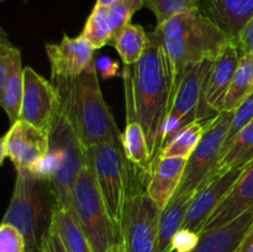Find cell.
Listing matches in <instances>:
<instances>
[{"mask_svg":"<svg viewBox=\"0 0 253 252\" xmlns=\"http://www.w3.org/2000/svg\"><path fill=\"white\" fill-rule=\"evenodd\" d=\"M140 58L123 71L126 123L137 121L146 133L153 163L162 148V130L177 88L162 41L153 30Z\"/></svg>","mask_w":253,"mask_h":252,"instance_id":"1","label":"cell"},{"mask_svg":"<svg viewBox=\"0 0 253 252\" xmlns=\"http://www.w3.org/2000/svg\"><path fill=\"white\" fill-rule=\"evenodd\" d=\"M58 95L59 110L84 147L121 143L113 113L104 100L94 61L76 78H51Z\"/></svg>","mask_w":253,"mask_h":252,"instance_id":"2","label":"cell"},{"mask_svg":"<svg viewBox=\"0 0 253 252\" xmlns=\"http://www.w3.org/2000/svg\"><path fill=\"white\" fill-rule=\"evenodd\" d=\"M167 54L175 88L188 66L214 61L234 40L200 10L174 15L155 29Z\"/></svg>","mask_w":253,"mask_h":252,"instance_id":"3","label":"cell"},{"mask_svg":"<svg viewBox=\"0 0 253 252\" xmlns=\"http://www.w3.org/2000/svg\"><path fill=\"white\" fill-rule=\"evenodd\" d=\"M85 152L109 216L120 239H123L127 203L131 195L140 189L136 182L147 184L148 175L145 173L136 174L141 169L127 160L121 143L90 146L85 148Z\"/></svg>","mask_w":253,"mask_h":252,"instance_id":"4","label":"cell"},{"mask_svg":"<svg viewBox=\"0 0 253 252\" xmlns=\"http://www.w3.org/2000/svg\"><path fill=\"white\" fill-rule=\"evenodd\" d=\"M56 205L48 180L35 177L29 169H16L14 192L1 222L11 224L24 236L26 252H41L42 240L52 224Z\"/></svg>","mask_w":253,"mask_h":252,"instance_id":"5","label":"cell"},{"mask_svg":"<svg viewBox=\"0 0 253 252\" xmlns=\"http://www.w3.org/2000/svg\"><path fill=\"white\" fill-rule=\"evenodd\" d=\"M72 197V210L88 237L93 252H108L121 239L109 216L89 163L77 175Z\"/></svg>","mask_w":253,"mask_h":252,"instance_id":"6","label":"cell"},{"mask_svg":"<svg viewBox=\"0 0 253 252\" xmlns=\"http://www.w3.org/2000/svg\"><path fill=\"white\" fill-rule=\"evenodd\" d=\"M232 118L234 113L227 111H221L211 118L202 140L187 160L182 182L175 193H197L217 177L215 172Z\"/></svg>","mask_w":253,"mask_h":252,"instance_id":"7","label":"cell"},{"mask_svg":"<svg viewBox=\"0 0 253 252\" xmlns=\"http://www.w3.org/2000/svg\"><path fill=\"white\" fill-rule=\"evenodd\" d=\"M49 138L62 147V161L53 179L49 182L57 207L72 209V192L78 173L88 165L85 147L62 111L57 110L48 132Z\"/></svg>","mask_w":253,"mask_h":252,"instance_id":"8","label":"cell"},{"mask_svg":"<svg viewBox=\"0 0 253 252\" xmlns=\"http://www.w3.org/2000/svg\"><path fill=\"white\" fill-rule=\"evenodd\" d=\"M211 61L188 66L183 72L162 130V148L188 125L198 121V109ZM161 148V150H162Z\"/></svg>","mask_w":253,"mask_h":252,"instance_id":"9","label":"cell"},{"mask_svg":"<svg viewBox=\"0 0 253 252\" xmlns=\"http://www.w3.org/2000/svg\"><path fill=\"white\" fill-rule=\"evenodd\" d=\"M162 209L148 197L146 189L131 195L124 220L123 239L127 252H158V221Z\"/></svg>","mask_w":253,"mask_h":252,"instance_id":"10","label":"cell"},{"mask_svg":"<svg viewBox=\"0 0 253 252\" xmlns=\"http://www.w3.org/2000/svg\"><path fill=\"white\" fill-rule=\"evenodd\" d=\"M58 110V95L52 82L40 76L31 67L24 68V91L19 120L49 132Z\"/></svg>","mask_w":253,"mask_h":252,"instance_id":"11","label":"cell"},{"mask_svg":"<svg viewBox=\"0 0 253 252\" xmlns=\"http://www.w3.org/2000/svg\"><path fill=\"white\" fill-rule=\"evenodd\" d=\"M241 53L235 43L230 42L221 53L211 61L204 88L202 100L198 109V120H208L216 114L221 113L222 103L232 81L235 71L239 66Z\"/></svg>","mask_w":253,"mask_h":252,"instance_id":"12","label":"cell"},{"mask_svg":"<svg viewBox=\"0 0 253 252\" xmlns=\"http://www.w3.org/2000/svg\"><path fill=\"white\" fill-rule=\"evenodd\" d=\"M7 157L16 169H31L49 148L48 132L35 127L26 121L17 120L5 135Z\"/></svg>","mask_w":253,"mask_h":252,"instance_id":"13","label":"cell"},{"mask_svg":"<svg viewBox=\"0 0 253 252\" xmlns=\"http://www.w3.org/2000/svg\"><path fill=\"white\" fill-rule=\"evenodd\" d=\"M245 167L246 166L226 170L225 173L210 180L207 185L200 188L195 193L194 199H193L192 204L188 209L183 227L193 230L199 235L202 234L205 222L209 220L215 209L219 207L222 199L226 197V194L230 192V189L235 184Z\"/></svg>","mask_w":253,"mask_h":252,"instance_id":"14","label":"cell"},{"mask_svg":"<svg viewBox=\"0 0 253 252\" xmlns=\"http://www.w3.org/2000/svg\"><path fill=\"white\" fill-rule=\"evenodd\" d=\"M94 48L83 36L64 35L59 43H46L52 78H76L94 61Z\"/></svg>","mask_w":253,"mask_h":252,"instance_id":"15","label":"cell"},{"mask_svg":"<svg viewBox=\"0 0 253 252\" xmlns=\"http://www.w3.org/2000/svg\"><path fill=\"white\" fill-rule=\"evenodd\" d=\"M253 207V160L246 165L235 184L205 222L203 231L232 221Z\"/></svg>","mask_w":253,"mask_h":252,"instance_id":"16","label":"cell"},{"mask_svg":"<svg viewBox=\"0 0 253 252\" xmlns=\"http://www.w3.org/2000/svg\"><path fill=\"white\" fill-rule=\"evenodd\" d=\"M187 158L158 157L155 160L152 170L146 184V193L160 209H165L177 192Z\"/></svg>","mask_w":253,"mask_h":252,"instance_id":"17","label":"cell"},{"mask_svg":"<svg viewBox=\"0 0 253 252\" xmlns=\"http://www.w3.org/2000/svg\"><path fill=\"white\" fill-rule=\"evenodd\" d=\"M199 10L236 41L253 17V0H199Z\"/></svg>","mask_w":253,"mask_h":252,"instance_id":"18","label":"cell"},{"mask_svg":"<svg viewBox=\"0 0 253 252\" xmlns=\"http://www.w3.org/2000/svg\"><path fill=\"white\" fill-rule=\"evenodd\" d=\"M252 225L253 207L232 221L202 232L193 252H237Z\"/></svg>","mask_w":253,"mask_h":252,"instance_id":"19","label":"cell"},{"mask_svg":"<svg viewBox=\"0 0 253 252\" xmlns=\"http://www.w3.org/2000/svg\"><path fill=\"white\" fill-rule=\"evenodd\" d=\"M194 197L195 193H175L165 209L161 211L158 221V252H169L172 237L183 227L188 209Z\"/></svg>","mask_w":253,"mask_h":252,"instance_id":"20","label":"cell"},{"mask_svg":"<svg viewBox=\"0 0 253 252\" xmlns=\"http://www.w3.org/2000/svg\"><path fill=\"white\" fill-rule=\"evenodd\" d=\"M52 224L68 252H93L88 237L84 234L73 210L54 205Z\"/></svg>","mask_w":253,"mask_h":252,"instance_id":"21","label":"cell"},{"mask_svg":"<svg viewBox=\"0 0 253 252\" xmlns=\"http://www.w3.org/2000/svg\"><path fill=\"white\" fill-rule=\"evenodd\" d=\"M121 145L127 160L150 177L153 161L146 140V133L141 124L137 121L126 123V127L121 137Z\"/></svg>","mask_w":253,"mask_h":252,"instance_id":"22","label":"cell"},{"mask_svg":"<svg viewBox=\"0 0 253 252\" xmlns=\"http://www.w3.org/2000/svg\"><path fill=\"white\" fill-rule=\"evenodd\" d=\"M253 160V120L239 131L229 147L220 156L216 175L226 170L244 167Z\"/></svg>","mask_w":253,"mask_h":252,"instance_id":"23","label":"cell"},{"mask_svg":"<svg viewBox=\"0 0 253 252\" xmlns=\"http://www.w3.org/2000/svg\"><path fill=\"white\" fill-rule=\"evenodd\" d=\"M22 91H24V67L21 62V52H19L11 64L6 83L0 93V106L6 113L11 125L19 120Z\"/></svg>","mask_w":253,"mask_h":252,"instance_id":"24","label":"cell"},{"mask_svg":"<svg viewBox=\"0 0 253 252\" xmlns=\"http://www.w3.org/2000/svg\"><path fill=\"white\" fill-rule=\"evenodd\" d=\"M253 90V58L241 56L224 98L221 111L234 113Z\"/></svg>","mask_w":253,"mask_h":252,"instance_id":"25","label":"cell"},{"mask_svg":"<svg viewBox=\"0 0 253 252\" xmlns=\"http://www.w3.org/2000/svg\"><path fill=\"white\" fill-rule=\"evenodd\" d=\"M214 118V116H212ZM210 120L202 121H194L193 124L188 125L183 130H180L162 150L158 153V157H182V158H189L193 151L198 146V143L202 140L203 135L207 131L208 126H209Z\"/></svg>","mask_w":253,"mask_h":252,"instance_id":"26","label":"cell"},{"mask_svg":"<svg viewBox=\"0 0 253 252\" xmlns=\"http://www.w3.org/2000/svg\"><path fill=\"white\" fill-rule=\"evenodd\" d=\"M148 35L140 25L128 24L114 43V47L120 54L124 66H131L140 61L148 47Z\"/></svg>","mask_w":253,"mask_h":252,"instance_id":"27","label":"cell"},{"mask_svg":"<svg viewBox=\"0 0 253 252\" xmlns=\"http://www.w3.org/2000/svg\"><path fill=\"white\" fill-rule=\"evenodd\" d=\"M81 36H83L95 49L111 44V31L108 21V6L94 5L86 19Z\"/></svg>","mask_w":253,"mask_h":252,"instance_id":"28","label":"cell"},{"mask_svg":"<svg viewBox=\"0 0 253 252\" xmlns=\"http://www.w3.org/2000/svg\"><path fill=\"white\" fill-rule=\"evenodd\" d=\"M143 6L142 0H120L111 6H108V21L111 31V46H114L118 37L124 31L131 19Z\"/></svg>","mask_w":253,"mask_h":252,"instance_id":"29","label":"cell"},{"mask_svg":"<svg viewBox=\"0 0 253 252\" xmlns=\"http://www.w3.org/2000/svg\"><path fill=\"white\" fill-rule=\"evenodd\" d=\"M143 6L155 14L157 25L163 24L174 15L189 10H199V0H142Z\"/></svg>","mask_w":253,"mask_h":252,"instance_id":"30","label":"cell"},{"mask_svg":"<svg viewBox=\"0 0 253 252\" xmlns=\"http://www.w3.org/2000/svg\"><path fill=\"white\" fill-rule=\"evenodd\" d=\"M253 120V90L252 93L240 104L239 108L234 111V118H232L231 125H230L229 130H227L226 137H225L224 145H222L221 155L225 150L230 146L235 136L239 133L241 128H244L250 121ZM220 155V156H221Z\"/></svg>","mask_w":253,"mask_h":252,"instance_id":"31","label":"cell"},{"mask_svg":"<svg viewBox=\"0 0 253 252\" xmlns=\"http://www.w3.org/2000/svg\"><path fill=\"white\" fill-rule=\"evenodd\" d=\"M19 52L20 49L11 43L5 30L0 27V93L6 83L12 62Z\"/></svg>","mask_w":253,"mask_h":252,"instance_id":"32","label":"cell"},{"mask_svg":"<svg viewBox=\"0 0 253 252\" xmlns=\"http://www.w3.org/2000/svg\"><path fill=\"white\" fill-rule=\"evenodd\" d=\"M0 252H26L24 236L11 224H0Z\"/></svg>","mask_w":253,"mask_h":252,"instance_id":"33","label":"cell"},{"mask_svg":"<svg viewBox=\"0 0 253 252\" xmlns=\"http://www.w3.org/2000/svg\"><path fill=\"white\" fill-rule=\"evenodd\" d=\"M199 239L200 235L198 232L182 227L172 237L169 252H193L199 242Z\"/></svg>","mask_w":253,"mask_h":252,"instance_id":"34","label":"cell"},{"mask_svg":"<svg viewBox=\"0 0 253 252\" xmlns=\"http://www.w3.org/2000/svg\"><path fill=\"white\" fill-rule=\"evenodd\" d=\"M235 43L239 47L241 56H250L253 58V17L240 32Z\"/></svg>","mask_w":253,"mask_h":252,"instance_id":"35","label":"cell"},{"mask_svg":"<svg viewBox=\"0 0 253 252\" xmlns=\"http://www.w3.org/2000/svg\"><path fill=\"white\" fill-rule=\"evenodd\" d=\"M41 252H68L53 224H51L48 231L42 240Z\"/></svg>","mask_w":253,"mask_h":252,"instance_id":"36","label":"cell"},{"mask_svg":"<svg viewBox=\"0 0 253 252\" xmlns=\"http://www.w3.org/2000/svg\"><path fill=\"white\" fill-rule=\"evenodd\" d=\"M94 66L98 76L104 79L113 78L119 71V64L108 56H100L98 59H94Z\"/></svg>","mask_w":253,"mask_h":252,"instance_id":"37","label":"cell"},{"mask_svg":"<svg viewBox=\"0 0 253 252\" xmlns=\"http://www.w3.org/2000/svg\"><path fill=\"white\" fill-rule=\"evenodd\" d=\"M237 252H253V225L245 235Z\"/></svg>","mask_w":253,"mask_h":252,"instance_id":"38","label":"cell"},{"mask_svg":"<svg viewBox=\"0 0 253 252\" xmlns=\"http://www.w3.org/2000/svg\"><path fill=\"white\" fill-rule=\"evenodd\" d=\"M108 252H127V249H126V244L124 241V239H121L120 241L116 242Z\"/></svg>","mask_w":253,"mask_h":252,"instance_id":"39","label":"cell"},{"mask_svg":"<svg viewBox=\"0 0 253 252\" xmlns=\"http://www.w3.org/2000/svg\"><path fill=\"white\" fill-rule=\"evenodd\" d=\"M5 157H7L6 147H5V136L0 137V166L4 162Z\"/></svg>","mask_w":253,"mask_h":252,"instance_id":"40","label":"cell"},{"mask_svg":"<svg viewBox=\"0 0 253 252\" xmlns=\"http://www.w3.org/2000/svg\"><path fill=\"white\" fill-rule=\"evenodd\" d=\"M120 1V0H96L95 5H100V6H111L115 2Z\"/></svg>","mask_w":253,"mask_h":252,"instance_id":"41","label":"cell"},{"mask_svg":"<svg viewBox=\"0 0 253 252\" xmlns=\"http://www.w3.org/2000/svg\"><path fill=\"white\" fill-rule=\"evenodd\" d=\"M2 1H6V0H0V2H2Z\"/></svg>","mask_w":253,"mask_h":252,"instance_id":"42","label":"cell"},{"mask_svg":"<svg viewBox=\"0 0 253 252\" xmlns=\"http://www.w3.org/2000/svg\"><path fill=\"white\" fill-rule=\"evenodd\" d=\"M27 1H29V0H24V2H27Z\"/></svg>","mask_w":253,"mask_h":252,"instance_id":"43","label":"cell"}]
</instances>
